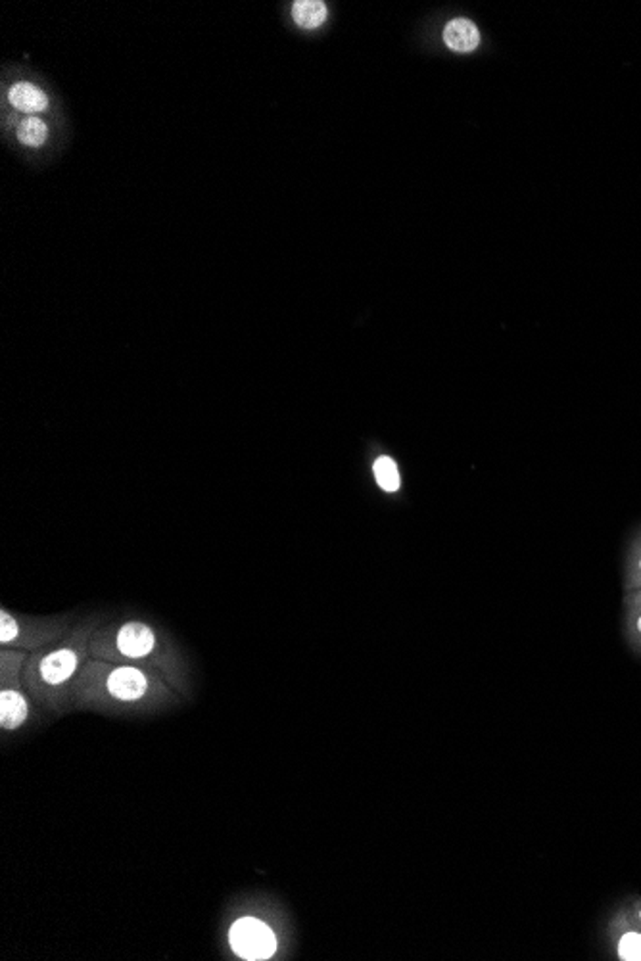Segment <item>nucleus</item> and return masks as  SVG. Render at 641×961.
<instances>
[{"instance_id": "f257e3e1", "label": "nucleus", "mask_w": 641, "mask_h": 961, "mask_svg": "<svg viewBox=\"0 0 641 961\" xmlns=\"http://www.w3.org/2000/svg\"><path fill=\"white\" fill-rule=\"evenodd\" d=\"M185 697L164 675L140 666L88 658L74 683L77 712L110 718H152L183 706Z\"/></svg>"}, {"instance_id": "f03ea898", "label": "nucleus", "mask_w": 641, "mask_h": 961, "mask_svg": "<svg viewBox=\"0 0 641 961\" xmlns=\"http://www.w3.org/2000/svg\"><path fill=\"white\" fill-rule=\"evenodd\" d=\"M91 656L98 661L154 670L181 693L194 699L192 664L177 639L158 622L142 616L104 620L91 639Z\"/></svg>"}, {"instance_id": "7ed1b4c3", "label": "nucleus", "mask_w": 641, "mask_h": 961, "mask_svg": "<svg viewBox=\"0 0 641 961\" xmlns=\"http://www.w3.org/2000/svg\"><path fill=\"white\" fill-rule=\"evenodd\" d=\"M104 620L102 612L86 614L56 643L29 654L24 687L48 718H64L76 710L74 683L91 658V639Z\"/></svg>"}, {"instance_id": "20e7f679", "label": "nucleus", "mask_w": 641, "mask_h": 961, "mask_svg": "<svg viewBox=\"0 0 641 961\" xmlns=\"http://www.w3.org/2000/svg\"><path fill=\"white\" fill-rule=\"evenodd\" d=\"M79 618L74 612L55 616H29L0 611V647H12L27 652L41 651L60 641Z\"/></svg>"}, {"instance_id": "39448f33", "label": "nucleus", "mask_w": 641, "mask_h": 961, "mask_svg": "<svg viewBox=\"0 0 641 961\" xmlns=\"http://www.w3.org/2000/svg\"><path fill=\"white\" fill-rule=\"evenodd\" d=\"M229 946L242 959H270L277 952V936L265 921L240 917L229 929Z\"/></svg>"}, {"instance_id": "423d86ee", "label": "nucleus", "mask_w": 641, "mask_h": 961, "mask_svg": "<svg viewBox=\"0 0 641 961\" xmlns=\"http://www.w3.org/2000/svg\"><path fill=\"white\" fill-rule=\"evenodd\" d=\"M45 712L35 704L25 687L3 685L0 687V729L5 735H14L43 722Z\"/></svg>"}, {"instance_id": "0eeeda50", "label": "nucleus", "mask_w": 641, "mask_h": 961, "mask_svg": "<svg viewBox=\"0 0 641 961\" xmlns=\"http://www.w3.org/2000/svg\"><path fill=\"white\" fill-rule=\"evenodd\" d=\"M8 100L15 110L25 112V114H39L46 110V106H48V96L41 91L37 85L27 83V81H20V83L12 85V88L8 91Z\"/></svg>"}, {"instance_id": "6e6552de", "label": "nucleus", "mask_w": 641, "mask_h": 961, "mask_svg": "<svg viewBox=\"0 0 641 961\" xmlns=\"http://www.w3.org/2000/svg\"><path fill=\"white\" fill-rule=\"evenodd\" d=\"M443 41L455 52H473L480 43V33L469 20H453L443 29Z\"/></svg>"}, {"instance_id": "1a4fd4ad", "label": "nucleus", "mask_w": 641, "mask_h": 961, "mask_svg": "<svg viewBox=\"0 0 641 961\" xmlns=\"http://www.w3.org/2000/svg\"><path fill=\"white\" fill-rule=\"evenodd\" d=\"M292 17L298 27L315 29L327 20V6L320 0H298L292 5Z\"/></svg>"}, {"instance_id": "9d476101", "label": "nucleus", "mask_w": 641, "mask_h": 961, "mask_svg": "<svg viewBox=\"0 0 641 961\" xmlns=\"http://www.w3.org/2000/svg\"><path fill=\"white\" fill-rule=\"evenodd\" d=\"M372 474H375V480L377 484L382 491L386 493H396L400 491L402 488V476H400V469L396 465V460L388 457V455H381L375 465H372Z\"/></svg>"}, {"instance_id": "9b49d317", "label": "nucleus", "mask_w": 641, "mask_h": 961, "mask_svg": "<svg viewBox=\"0 0 641 961\" xmlns=\"http://www.w3.org/2000/svg\"><path fill=\"white\" fill-rule=\"evenodd\" d=\"M46 137H48L46 123L41 117H37V116L25 117L20 123V127H17V138H20L22 145L31 147V148L43 147Z\"/></svg>"}, {"instance_id": "f8f14e48", "label": "nucleus", "mask_w": 641, "mask_h": 961, "mask_svg": "<svg viewBox=\"0 0 641 961\" xmlns=\"http://www.w3.org/2000/svg\"><path fill=\"white\" fill-rule=\"evenodd\" d=\"M618 954L626 961H641V935L628 933L620 938Z\"/></svg>"}, {"instance_id": "ddd939ff", "label": "nucleus", "mask_w": 641, "mask_h": 961, "mask_svg": "<svg viewBox=\"0 0 641 961\" xmlns=\"http://www.w3.org/2000/svg\"><path fill=\"white\" fill-rule=\"evenodd\" d=\"M637 628H639V632H641V618H639V622H637Z\"/></svg>"}, {"instance_id": "4468645a", "label": "nucleus", "mask_w": 641, "mask_h": 961, "mask_svg": "<svg viewBox=\"0 0 641 961\" xmlns=\"http://www.w3.org/2000/svg\"><path fill=\"white\" fill-rule=\"evenodd\" d=\"M639 915H641V914H639Z\"/></svg>"}]
</instances>
